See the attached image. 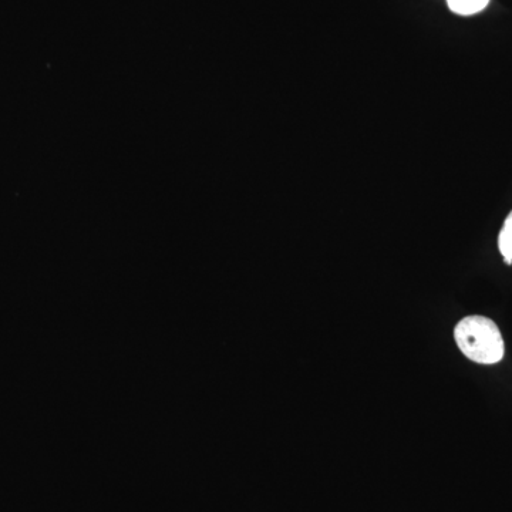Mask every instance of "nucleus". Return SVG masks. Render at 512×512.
<instances>
[{"mask_svg":"<svg viewBox=\"0 0 512 512\" xmlns=\"http://www.w3.org/2000/svg\"><path fill=\"white\" fill-rule=\"evenodd\" d=\"M498 248H500L501 255L504 256L505 262L508 265L512 264V211L508 215L507 220L504 222V227L501 229L500 237H498Z\"/></svg>","mask_w":512,"mask_h":512,"instance_id":"nucleus-3","label":"nucleus"},{"mask_svg":"<svg viewBox=\"0 0 512 512\" xmlns=\"http://www.w3.org/2000/svg\"><path fill=\"white\" fill-rule=\"evenodd\" d=\"M454 338L463 355L480 365H495L504 357V339L493 320L467 316L454 329Z\"/></svg>","mask_w":512,"mask_h":512,"instance_id":"nucleus-1","label":"nucleus"},{"mask_svg":"<svg viewBox=\"0 0 512 512\" xmlns=\"http://www.w3.org/2000/svg\"><path fill=\"white\" fill-rule=\"evenodd\" d=\"M447 3L457 15L470 16L487 8L490 0H447Z\"/></svg>","mask_w":512,"mask_h":512,"instance_id":"nucleus-2","label":"nucleus"}]
</instances>
